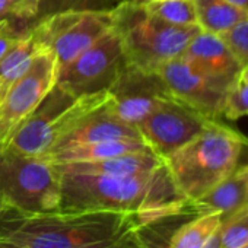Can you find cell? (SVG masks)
Listing matches in <instances>:
<instances>
[{"label":"cell","mask_w":248,"mask_h":248,"mask_svg":"<svg viewBox=\"0 0 248 248\" xmlns=\"http://www.w3.org/2000/svg\"><path fill=\"white\" fill-rule=\"evenodd\" d=\"M5 19H14V21L25 22L19 15L18 6L12 2V0H0V22L5 21Z\"/></svg>","instance_id":"28"},{"label":"cell","mask_w":248,"mask_h":248,"mask_svg":"<svg viewBox=\"0 0 248 248\" xmlns=\"http://www.w3.org/2000/svg\"><path fill=\"white\" fill-rule=\"evenodd\" d=\"M222 219L217 213L194 216V219L184 223L172 235L168 248H202L220 225Z\"/></svg>","instance_id":"20"},{"label":"cell","mask_w":248,"mask_h":248,"mask_svg":"<svg viewBox=\"0 0 248 248\" xmlns=\"http://www.w3.org/2000/svg\"><path fill=\"white\" fill-rule=\"evenodd\" d=\"M239 248H248V242H247L245 245H242V247H239Z\"/></svg>","instance_id":"35"},{"label":"cell","mask_w":248,"mask_h":248,"mask_svg":"<svg viewBox=\"0 0 248 248\" xmlns=\"http://www.w3.org/2000/svg\"><path fill=\"white\" fill-rule=\"evenodd\" d=\"M44 50L30 30L0 59V98L28 70L34 57Z\"/></svg>","instance_id":"18"},{"label":"cell","mask_w":248,"mask_h":248,"mask_svg":"<svg viewBox=\"0 0 248 248\" xmlns=\"http://www.w3.org/2000/svg\"><path fill=\"white\" fill-rule=\"evenodd\" d=\"M220 248H239L248 242V209H241L222 219Z\"/></svg>","instance_id":"23"},{"label":"cell","mask_w":248,"mask_h":248,"mask_svg":"<svg viewBox=\"0 0 248 248\" xmlns=\"http://www.w3.org/2000/svg\"><path fill=\"white\" fill-rule=\"evenodd\" d=\"M124 64L121 40L111 30L67 66L59 69L56 83L76 96L108 91Z\"/></svg>","instance_id":"10"},{"label":"cell","mask_w":248,"mask_h":248,"mask_svg":"<svg viewBox=\"0 0 248 248\" xmlns=\"http://www.w3.org/2000/svg\"><path fill=\"white\" fill-rule=\"evenodd\" d=\"M247 194V168H236L231 175L194 200H186L180 216H202L217 213L223 219L244 207Z\"/></svg>","instance_id":"15"},{"label":"cell","mask_w":248,"mask_h":248,"mask_svg":"<svg viewBox=\"0 0 248 248\" xmlns=\"http://www.w3.org/2000/svg\"><path fill=\"white\" fill-rule=\"evenodd\" d=\"M6 210H9V209H8V206H6L2 200H0V216H2Z\"/></svg>","instance_id":"34"},{"label":"cell","mask_w":248,"mask_h":248,"mask_svg":"<svg viewBox=\"0 0 248 248\" xmlns=\"http://www.w3.org/2000/svg\"><path fill=\"white\" fill-rule=\"evenodd\" d=\"M222 38L226 41L239 64L244 67L248 64V18L236 24L232 30L225 32Z\"/></svg>","instance_id":"25"},{"label":"cell","mask_w":248,"mask_h":248,"mask_svg":"<svg viewBox=\"0 0 248 248\" xmlns=\"http://www.w3.org/2000/svg\"><path fill=\"white\" fill-rule=\"evenodd\" d=\"M143 229L136 215L108 210L0 216V238L27 248H149Z\"/></svg>","instance_id":"1"},{"label":"cell","mask_w":248,"mask_h":248,"mask_svg":"<svg viewBox=\"0 0 248 248\" xmlns=\"http://www.w3.org/2000/svg\"><path fill=\"white\" fill-rule=\"evenodd\" d=\"M239 78H241L242 80H245V82H248V64H247V66H244V67L241 69V73H239Z\"/></svg>","instance_id":"32"},{"label":"cell","mask_w":248,"mask_h":248,"mask_svg":"<svg viewBox=\"0 0 248 248\" xmlns=\"http://www.w3.org/2000/svg\"><path fill=\"white\" fill-rule=\"evenodd\" d=\"M215 121L219 120H212L170 95L142 120L138 129L148 146L167 159Z\"/></svg>","instance_id":"9"},{"label":"cell","mask_w":248,"mask_h":248,"mask_svg":"<svg viewBox=\"0 0 248 248\" xmlns=\"http://www.w3.org/2000/svg\"><path fill=\"white\" fill-rule=\"evenodd\" d=\"M148 149L151 148L145 140H107V142H93V143H83V145L56 149L50 152L46 156V159H48L56 165H63V164L101 161L112 156L135 154Z\"/></svg>","instance_id":"17"},{"label":"cell","mask_w":248,"mask_h":248,"mask_svg":"<svg viewBox=\"0 0 248 248\" xmlns=\"http://www.w3.org/2000/svg\"><path fill=\"white\" fill-rule=\"evenodd\" d=\"M109 98L108 91L76 96L56 83L32 114L19 124L6 146L24 155L46 158L85 115Z\"/></svg>","instance_id":"5"},{"label":"cell","mask_w":248,"mask_h":248,"mask_svg":"<svg viewBox=\"0 0 248 248\" xmlns=\"http://www.w3.org/2000/svg\"><path fill=\"white\" fill-rule=\"evenodd\" d=\"M30 24L22 21L5 19L0 22V59L16 43V40L30 30Z\"/></svg>","instance_id":"26"},{"label":"cell","mask_w":248,"mask_h":248,"mask_svg":"<svg viewBox=\"0 0 248 248\" xmlns=\"http://www.w3.org/2000/svg\"><path fill=\"white\" fill-rule=\"evenodd\" d=\"M248 115V82L238 78L229 88L222 117L228 120H238Z\"/></svg>","instance_id":"24"},{"label":"cell","mask_w":248,"mask_h":248,"mask_svg":"<svg viewBox=\"0 0 248 248\" xmlns=\"http://www.w3.org/2000/svg\"><path fill=\"white\" fill-rule=\"evenodd\" d=\"M62 174L59 212L108 210L136 215L148 228L178 217L186 199L177 190L164 162L158 170L132 177Z\"/></svg>","instance_id":"2"},{"label":"cell","mask_w":248,"mask_h":248,"mask_svg":"<svg viewBox=\"0 0 248 248\" xmlns=\"http://www.w3.org/2000/svg\"><path fill=\"white\" fill-rule=\"evenodd\" d=\"M202 248H220V228L219 226L215 229V232L209 236V239Z\"/></svg>","instance_id":"29"},{"label":"cell","mask_w":248,"mask_h":248,"mask_svg":"<svg viewBox=\"0 0 248 248\" xmlns=\"http://www.w3.org/2000/svg\"><path fill=\"white\" fill-rule=\"evenodd\" d=\"M199 70L231 82L238 80L242 66L222 35L199 31L181 56Z\"/></svg>","instance_id":"14"},{"label":"cell","mask_w":248,"mask_h":248,"mask_svg":"<svg viewBox=\"0 0 248 248\" xmlns=\"http://www.w3.org/2000/svg\"><path fill=\"white\" fill-rule=\"evenodd\" d=\"M143 5L149 14L168 24L178 27L197 25L194 0H145Z\"/></svg>","instance_id":"21"},{"label":"cell","mask_w":248,"mask_h":248,"mask_svg":"<svg viewBox=\"0 0 248 248\" xmlns=\"http://www.w3.org/2000/svg\"><path fill=\"white\" fill-rule=\"evenodd\" d=\"M57 72L54 53L44 48L0 98V145L6 146L19 124L43 102L57 82Z\"/></svg>","instance_id":"8"},{"label":"cell","mask_w":248,"mask_h":248,"mask_svg":"<svg viewBox=\"0 0 248 248\" xmlns=\"http://www.w3.org/2000/svg\"><path fill=\"white\" fill-rule=\"evenodd\" d=\"M107 140H143L136 126L123 121L112 111L111 98L104 105L85 115L64 138L57 142L53 151L75 145Z\"/></svg>","instance_id":"13"},{"label":"cell","mask_w":248,"mask_h":248,"mask_svg":"<svg viewBox=\"0 0 248 248\" xmlns=\"http://www.w3.org/2000/svg\"><path fill=\"white\" fill-rule=\"evenodd\" d=\"M124 2H133V0H38L34 22L46 16L69 11H112ZM136 2H143V0H136Z\"/></svg>","instance_id":"22"},{"label":"cell","mask_w":248,"mask_h":248,"mask_svg":"<svg viewBox=\"0 0 248 248\" xmlns=\"http://www.w3.org/2000/svg\"><path fill=\"white\" fill-rule=\"evenodd\" d=\"M112 30V11H69L46 16L30 27L37 43L51 50L62 69Z\"/></svg>","instance_id":"7"},{"label":"cell","mask_w":248,"mask_h":248,"mask_svg":"<svg viewBox=\"0 0 248 248\" xmlns=\"http://www.w3.org/2000/svg\"><path fill=\"white\" fill-rule=\"evenodd\" d=\"M12 2L18 6L21 18L31 25L35 19L38 0H12Z\"/></svg>","instance_id":"27"},{"label":"cell","mask_w":248,"mask_h":248,"mask_svg":"<svg viewBox=\"0 0 248 248\" xmlns=\"http://www.w3.org/2000/svg\"><path fill=\"white\" fill-rule=\"evenodd\" d=\"M158 75L162 78L171 96L212 120H220L228 91L236 82L207 75L183 57L161 66Z\"/></svg>","instance_id":"11"},{"label":"cell","mask_w":248,"mask_h":248,"mask_svg":"<svg viewBox=\"0 0 248 248\" xmlns=\"http://www.w3.org/2000/svg\"><path fill=\"white\" fill-rule=\"evenodd\" d=\"M62 174L46 158L0 145V200L22 215L59 212Z\"/></svg>","instance_id":"6"},{"label":"cell","mask_w":248,"mask_h":248,"mask_svg":"<svg viewBox=\"0 0 248 248\" xmlns=\"http://www.w3.org/2000/svg\"><path fill=\"white\" fill-rule=\"evenodd\" d=\"M143 2H124L112 9V30L121 40L126 63L158 72L165 63L183 56L200 28L168 24L149 14Z\"/></svg>","instance_id":"4"},{"label":"cell","mask_w":248,"mask_h":248,"mask_svg":"<svg viewBox=\"0 0 248 248\" xmlns=\"http://www.w3.org/2000/svg\"><path fill=\"white\" fill-rule=\"evenodd\" d=\"M56 165V164H54ZM164 165V159L154 151H140L135 154L112 156L92 162H76L56 165L60 172L88 174V175H105V177H132L148 174Z\"/></svg>","instance_id":"16"},{"label":"cell","mask_w":248,"mask_h":248,"mask_svg":"<svg viewBox=\"0 0 248 248\" xmlns=\"http://www.w3.org/2000/svg\"><path fill=\"white\" fill-rule=\"evenodd\" d=\"M108 93L112 111L136 127L164 98L171 95L158 72H146L129 63L123 66Z\"/></svg>","instance_id":"12"},{"label":"cell","mask_w":248,"mask_h":248,"mask_svg":"<svg viewBox=\"0 0 248 248\" xmlns=\"http://www.w3.org/2000/svg\"><path fill=\"white\" fill-rule=\"evenodd\" d=\"M245 146L248 138L219 120L164 162L180 194L194 200L238 168Z\"/></svg>","instance_id":"3"},{"label":"cell","mask_w":248,"mask_h":248,"mask_svg":"<svg viewBox=\"0 0 248 248\" xmlns=\"http://www.w3.org/2000/svg\"><path fill=\"white\" fill-rule=\"evenodd\" d=\"M194 8L199 28L216 35H223L248 18V14L226 0H194Z\"/></svg>","instance_id":"19"},{"label":"cell","mask_w":248,"mask_h":248,"mask_svg":"<svg viewBox=\"0 0 248 248\" xmlns=\"http://www.w3.org/2000/svg\"><path fill=\"white\" fill-rule=\"evenodd\" d=\"M0 248H27L24 245H19L14 241L5 239V238H0Z\"/></svg>","instance_id":"31"},{"label":"cell","mask_w":248,"mask_h":248,"mask_svg":"<svg viewBox=\"0 0 248 248\" xmlns=\"http://www.w3.org/2000/svg\"><path fill=\"white\" fill-rule=\"evenodd\" d=\"M226 2L232 3L233 6H236L238 9L244 11L245 14H248V0H226Z\"/></svg>","instance_id":"30"},{"label":"cell","mask_w":248,"mask_h":248,"mask_svg":"<svg viewBox=\"0 0 248 248\" xmlns=\"http://www.w3.org/2000/svg\"><path fill=\"white\" fill-rule=\"evenodd\" d=\"M245 168H247V194H245V203L242 209H248V164L245 165Z\"/></svg>","instance_id":"33"}]
</instances>
